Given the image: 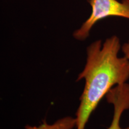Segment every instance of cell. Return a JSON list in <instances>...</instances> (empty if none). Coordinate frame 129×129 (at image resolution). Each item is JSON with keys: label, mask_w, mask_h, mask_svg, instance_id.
I'll return each mask as SVG.
<instances>
[{"label": "cell", "mask_w": 129, "mask_h": 129, "mask_svg": "<svg viewBox=\"0 0 129 129\" xmlns=\"http://www.w3.org/2000/svg\"><path fill=\"white\" fill-rule=\"evenodd\" d=\"M108 102L114 106V115L108 129H119L121 117L129 109V84L116 85L106 95Z\"/></svg>", "instance_id": "3957f363"}, {"label": "cell", "mask_w": 129, "mask_h": 129, "mask_svg": "<svg viewBox=\"0 0 129 129\" xmlns=\"http://www.w3.org/2000/svg\"><path fill=\"white\" fill-rule=\"evenodd\" d=\"M119 129H129V127H127V128H122L121 127H120V128H119Z\"/></svg>", "instance_id": "8992f818"}, {"label": "cell", "mask_w": 129, "mask_h": 129, "mask_svg": "<svg viewBox=\"0 0 129 129\" xmlns=\"http://www.w3.org/2000/svg\"><path fill=\"white\" fill-rule=\"evenodd\" d=\"M121 50L124 54V56L129 60V40L128 42L124 43L121 47Z\"/></svg>", "instance_id": "5b68a950"}, {"label": "cell", "mask_w": 129, "mask_h": 129, "mask_svg": "<svg viewBox=\"0 0 129 129\" xmlns=\"http://www.w3.org/2000/svg\"><path fill=\"white\" fill-rule=\"evenodd\" d=\"M76 117L67 116L59 119L53 124H48L44 120L41 124L37 126L26 125L25 129H76Z\"/></svg>", "instance_id": "277c9868"}, {"label": "cell", "mask_w": 129, "mask_h": 129, "mask_svg": "<svg viewBox=\"0 0 129 129\" xmlns=\"http://www.w3.org/2000/svg\"><path fill=\"white\" fill-rule=\"evenodd\" d=\"M91 13L89 17L75 30L73 37L78 41L88 38L91 29L98 21L109 16H118L129 19V0H89Z\"/></svg>", "instance_id": "7a4b0ae2"}, {"label": "cell", "mask_w": 129, "mask_h": 129, "mask_svg": "<svg viewBox=\"0 0 129 129\" xmlns=\"http://www.w3.org/2000/svg\"><path fill=\"white\" fill-rule=\"evenodd\" d=\"M116 35L91 43L86 50V62L77 81L84 80V87L76 112V129H85L93 111L113 87L129 79V60L119 56L121 49Z\"/></svg>", "instance_id": "6da1fadb"}]
</instances>
